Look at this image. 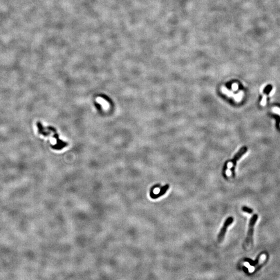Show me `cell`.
<instances>
[{
    "instance_id": "1",
    "label": "cell",
    "mask_w": 280,
    "mask_h": 280,
    "mask_svg": "<svg viewBox=\"0 0 280 280\" xmlns=\"http://www.w3.org/2000/svg\"><path fill=\"white\" fill-rule=\"evenodd\" d=\"M258 215L254 214L252 217H251V219L250 220L249 224H248V229L247 236H246V240L245 243L247 245H248L250 243H252L253 242V236L254 228V226L256 224V222L258 219Z\"/></svg>"
},
{
    "instance_id": "2",
    "label": "cell",
    "mask_w": 280,
    "mask_h": 280,
    "mask_svg": "<svg viewBox=\"0 0 280 280\" xmlns=\"http://www.w3.org/2000/svg\"><path fill=\"white\" fill-rule=\"evenodd\" d=\"M233 222H234V218L232 217H229L226 219L225 222H224L223 226L222 227V229H221V231L219 232L218 236V241L219 242H221L223 241L225 234L226 233L227 230L228 229V227L230 225H231Z\"/></svg>"
},
{
    "instance_id": "3",
    "label": "cell",
    "mask_w": 280,
    "mask_h": 280,
    "mask_svg": "<svg viewBox=\"0 0 280 280\" xmlns=\"http://www.w3.org/2000/svg\"><path fill=\"white\" fill-rule=\"evenodd\" d=\"M246 151H247V149L246 147H243V148L241 149L240 151L235 155L234 158L231 161L232 166L231 167V168H230V171L232 172V176L233 177L235 176L234 170H235V167H236V161L238 160L242 156V155L245 153Z\"/></svg>"
},
{
    "instance_id": "4",
    "label": "cell",
    "mask_w": 280,
    "mask_h": 280,
    "mask_svg": "<svg viewBox=\"0 0 280 280\" xmlns=\"http://www.w3.org/2000/svg\"><path fill=\"white\" fill-rule=\"evenodd\" d=\"M169 188V185L168 184H167L165 186H164L163 187L161 188L160 192L157 194H155L153 192V189H152V190H151V192H150V196H151V198L153 199H157V198L161 197L162 196L165 195L166 194V192H167V191L168 190Z\"/></svg>"
},
{
    "instance_id": "5",
    "label": "cell",
    "mask_w": 280,
    "mask_h": 280,
    "mask_svg": "<svg viewBox=\"0 0 280 280\" xmlns=\"http://www.w3.org/2000/svg\"><path fill=\"white\" fill-rule=\"evenodd\" d=\"M242 210L243 212H245V213H248V214H252V213H253V209H252L250 208V207H245V206H244V207H242Z\"/></svg>"
},
{
    "instance_id": "6",
    "label": "cell",
    "mask_w": 280,
    "mask_h": 280,
    "mask_svg": "<svg viewBox=\"0 0 280 280\" xmlns=\"http://www.w3.org/2000/svg\"><path fill=\"white\" fill-rule=\"evenodd\" d=\"M273 111L275 113H278L280 115V109L278 108V107H274L273 109Z\"/></svg>"
}]
</instances>
